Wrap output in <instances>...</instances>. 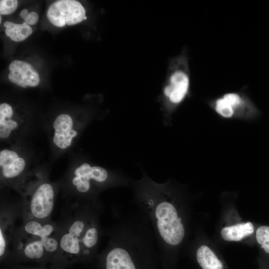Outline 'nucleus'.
Listing matches in <instances>:
<instances>
[{
  "label": "nucleus",
  "instance_id": "obj_20",
  "mask_svg": "<svg viewBox=\"0 0 269 269\" xmlns=\"http://www.w3.org/2000/svg\"><path fill=\"white\" fill-rule=\"evenodd\" d=\"M0 23H1V15H0Z\"/></svg>",
  "mask_w": 269,
  "mask_h": 269
},
{
  "label": "nucleus",
  "instance_id": "obj_19",
  "mask_svg": "<svg viewBox=\"0 0 269 269\" xmlns=\"http://www.w3.org/2000/svg\"><path fill=\"white\" fill-rule=\"evenodd\" d=\"M19 15L29 25H34L39 19V15L35 11H31L28 13L27 9L21 10L19 13Z\"/></svg>",
  "mask_w": 269,
  "mask_h": 269
},
{
  "label": "nucleus",
  "instance_id": "obj_3",
  "mask_svg": "<svg viewBox=\"0 0 269 269\" xmlns=\"http://www.w3.org/2000/svg\"><path fill=\"white\" fill-rule=\"evenodd\" d=\"M99 205L90 206L85 215L73 221L59 240V248L67 257L91 260L97 256L101 235L98 221Z\"/></svg>",
  "mask_w": 269,
  "mask_h": 269
},
{
  "label": "nucleus",
  "instance_id": "obj_4",
  "mask_svg": "<svg viewBox=\"0 0 269 269\" xmlns=\"http://www.w3.org/2000/svg\"><path fill=\"white\" fill-rule=\"evenodd\" d=\"M17 249L27 259L39 260L54 254L59 247L55 227L42 221L29 220L22 227L16 241Z\"/></svg>",
  "mask_w": 269,
  "mask_h": 269
},
{
  "label": "nucleus",
  "instance_id": "obj_1",
  "mask_svg": "<svg viewBox=\"0 0 269 269\" xmlns=\"http://www.w3.org/2000/svg\"><path fill=\"white\" fill-rule=\"evenodd\" d=\"M142 177L132 179L134 202L147 216L160 254L163 269H174L176 249L183 243L186 229L178 197L170 181H153L142 170Z\"/></svg>",
  "mask_w": 269,
  "mask_h": 269
},
{
  "label": "nucleus",
  "instance_id": "obj_10",
  "mask_svg": "<svg viewBox=\"0 0 269 269\" xmlns=\"http://www.w3.org/2000/svg\"><path fill=\"white\" fill-rule=\"evenodd\" d=\"M8 79L12 83L25 88L37 86L40 78L37 72L29 63L15 60L9 65Z\"/></svg>",
  "mask_w": 269,
  "mask_h": 269
},
{
  "label": "nucleus",
  "instance_id": "obj_8",
  "mask_svg": "<svg viewBox=\"0 0 269 269\" xmlns=\"http://www.w3.org/2000/svg\"><path fill=\"white\" fill-rule=\"evenodd\" d=\"M80 124L68 114H61L53 123L52 141L55 146L61 150L70 147L77 137Z\"/></svg>",
  "mask_w": 269,
  "mask_h": 269
},
{
  "label": "nucleus",
  "instance_id": "obj_11",
  "mask_svg": "<svg viewBox=\"0 0 269 269\" xmlns=\"http://www.w3.org/2000/svg\"><path fill=\"white\" fill-rule=\"evenodd\" d=\"M26 164L24 157L16 151L7 148L0 150V171L2 179L17 178L24 171Z\"/></svg>",
  "mask_w": 269,
  "mask_h": 269
},
{
  "label": "nucleus",
  "instance_id": "obj_15",
  "mask_svg": "<svg viewBox=\"0 0 269 269\" xmlns=\"http://www.w3.org/2000/svg\"><path fill=\"white\" fill-rule=\"evenodd\" d=\"M5 27V33L6 36L16 42L24 40L32 32L31 27L24 22L22 24H17L10 21H6L3 23Z\"/></svg>",
  "mask_w": 269,
  "mask_h": 269
},
{
  "label": "nucleus",
  "instance_id": "obj_5",
  "mask_svg": "<svg viewBox=\"0 0 269 269\" xmlns=\"http://www.w3.org/2000/svg\"><path fill=\"white\" fill-rule=\"evenodd\" d=\"M131 181L122 172L84 162L74 169L72 184L79 193L89 196L93 203L99 204L96 196L99 191L107 187L129 186Z\"/></svg>",
  "mask_w": 269,
  "mask_h": 269
},
{
  "label": "nucleus",
  "instance_id": "obj_2",
  "mask_svg": "<svg viewBox=\"0 0 269 269\" xmlns=\"http://www.w3.org/2000/svg\"><path fill=\"white\" fill-rule=\"evenodd\" d=\"M109 235L107 248L97 256L101 269H163L152 226L140 208L120 218Z\"/></svg>",
  "mask_w": 269,
  "mask_h": 269
},
{
  "label": "nucleus",
  "instance_id": "obj_18",
  "mask_svg": "<svg viewBox=\"0 0 269 269\" xmlns=\"http://www.w3.org/2000/svg\"><path fill=\"white\" fill-rule=\"evenodd\" d=\"M18 1L16 0H1L0 1V15H8L13 13L17 8Z\"/></svg>",
  "mask_w": 269,
  "mask_h": 269
},
{
  "label": "nucleus",
  "instance_id": "obj_13",
  "mask_svg": "<svg viewBox=\"0 0 269 269\" xmlns=\"http://www.w3.org/2000/svg\"><path fill=\"white\" fill-rule=\"evenodd\" d=\"M195 255L196 262L201 269H225L222 261L206 245L199 247Z\"/></svg>",
  "mask_w": 269,
  "mask_h": 269
},
{
  "label": "nucleus",
  "instance_id": "obj_17",
  "mask_svg": "<svg viewBox=\"0 0 269 269\" xmlns=\"http://www.w3.org/2000/svg\"><path fill=\"white\" fill-rule=\"evenodd\" d=\"M215 109L219 115L225 118H230L234 113L231 106L222 97L215 101Z\"/></svg>",
  "mask_w": 269,
  "mask_h": 269
},
{
  "label": "nucleus",
  "instance_id": "obj_6",
  "mask_svg": "<svg viewBox=\"0 0 269 269\" xmlns=\"http://www.w3.org/2000/svg\"><path fill=\"white\" fill-rule=\"evenodd\" d=\"M23 210L29 220L43 221L51 215L54 204L53 186L42 179H36L24 187Z\"/></svg>",
  "mask_w": 269,
  "mask_h": 269
},
{
  "label": "nucleus",
  "instance_id": "obj_12",
  "mask_svg": "<svg viewBox=\"0 0 269 269\" xmlns=\"http://www.w3.org/2000/svg\"><path fill=\"white\" fill-rule=\"evenodd\" d=\"M189 79L187 74L176 71L170 78V83L164 90L165 96L174 104L180 103L186 96L189 89Z\"/></svg>",
  "mask_w": 269,
  "mask_h": 269
},
{
  "label": "nucleus",
  "instance_id": "obj_9",
  "mask_svg": "<svg viewBox=\"0 0 269 269\" xmlns=\"http://www.w3.org/2000/svg\"><path fill=\"white\" fill-rule=\"evenodd\" d=\"M27 123L26 118L16 114L12 107L6 103L0 105V138L11 140L19 136Z\"/></svg>",
  "mask_w": 269,
  "mask_h": 269
},
{
  "label": "nucleus",
  "instance_id": "obj_14",
  "mask_svg": "<svg viewBox=\"0 0 269 269\" xmlns=\"http://www.w3.org/2000/svg\"><path fill=\"white\" fill-rule=\"evenodd\" d=\"M254 227L251 222L242 223L223 228L222 238L227 241H239L253 233Z\"/></svg>",
  "mask_w": 269,
  "mask_h": 269
},
{
  "label": "nucleus",
  "instance_id": "obj_16",
  "mask_svg": "<svg viewBox=\"0 0 269 269\" xmlns=\"http://www.w3.org/2000/svg\"><path fill=\"white\" fill-rule=\"evenodd\" d=\"M256 237L257 242L265 252L269 254V226H262L258 228Z\"/></svg>",
  "mask_w": 269,
  "mask_h": 269
},
{
  "label": "nucleus",
  "instance_id": "obj_7",
  "mask_svg": "<svg viewBox=\"0 0 269 269\" xmlns=\"http://www.w3.org/2000/svg\"><path fill=\"white\" fill-rule=\"evenodd\" d=\"M86 10L81 3L75 0H59L51 3L47 11V17L55 26L75 25L86 19Z\"/></svg>",
  "mask_w": 269,
  "mask_h": 269
}]
</instances>
